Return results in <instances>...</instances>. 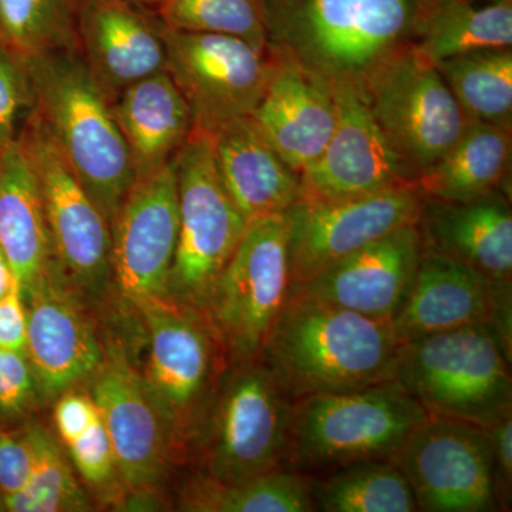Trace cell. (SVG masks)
<instances>
[{"label": "cell", "mask_w": 512, "mask_h": 512, "mask_svg": "<svg viewBox=\"0 0 512 512\" xmlns=\"http://www.w3.org/2000/svg\"><path fill=\"white\" fill-rule=\"evenodd\" d=\"M269 46L325 84L357 93L414 46L434 0H264Z\"/></svg>", "instance_id": "cell-1"}, {"label": "cell", "mask_w": 512, "mask_h": 512, "mask_svg": "<svg viewBox=\"0 0 512 512\" xmlns=\"http://www.w3.org/2000/svg\"><path fill=\"white\" fill-rule=\"evenodd\" d=\"M400 345L390 322L291 289L261 360L296 402L393 380Z\"/></svg>", "instance_id": "cell-2"}, {"label": "cell", "mask_w": 512, "mask_h": 512, "mask_svg": "<svg viewBox=\"0 0 512 512\" xmlns=\"http://www.w3.org/2000/svg\"><path fill=\"white\" fill-rule=\"evenodd\" d=\"M23 66L32 86L33 113L111 227L137 171L109 97L77 47Z\"/></svg>", "instance_id": "cell-3"}, {"label": "cell", "mask_w": 512, "mask_h": 512, "mask_svg": "<svg viewBox=\"0 0 512 512\" xmlns=\"http://www.w3.org/2000/svg\"><path fill=\"white\" fill-rule=\"evenodd\" d=\"M429 412L394 380L293 403L285 467L305 476L390 460Z\"/></svg>", "instance_id": "cell-4"}, {"label": "cell", "mask_w": 512, "mask_h": 512, "mask_svg": "<svg viewBox=\"0 0 512 512\" xmlns=\"http://www.w3.org/2000/svg\"><path fill=\"white\" fill-rule=\"evenodd\" d=\"M393 380L437 416L490 427L512 413L511 353L485 323L402 343Z\"/></svg>", "instance_id": "cell-5"}, {"label": "cell", "mask_w": 512, "mask_h": 512, "mask_svg": "<svg viewBox=\"0 0 512 512\" xmlns=\"http://www.w3.org/2000/svg\"><path fill=\"white\" fill-rule=\"evenodd\" d=\"M293 403L261 359L231 363L194 440L202 476L228 484L286 468Z\"/></svg>", "instance_id": "cell-6"}, {"label": "cell", "mask_w": 512, "mask_h": 512, "mask_svg": "<svg viewBox=\"0 0 512 512\" xmlns=\"http://www.w3.org/2000/svg\"><path fill=\"white\" fill-rule=\"evenodd\" d=\"M173 163L180 231L165 296L205 312L249 222L222 181L207 131L192 128Z\"/></svg>", "instance_id": "cell-7"}, {"label": "cell", "mask_w": 512, "mask_h": 512, "mask_svg": "<svg viewBox=\"0 0 512 512\" xmlns=\"http://www.w3.org/2000/svg\"><path fill=\"white\" fill-rule=\"evenodd\" d=\"M148 338L141 372L170 420L178 447L194 443L229 365L228 352L207 312L168 298L136 306Z\"/></svg>", "instance_id": "cell-8"}, {"label": "cell", "mask_w": 512, "mask_h": 512, "mask_svg": "<svg viewBox=\"0 0 512 512\" xmlns=\"http://www.w3.org/2000/svg\"><path fill=\"white\" fill-rule=\"evenodd\" d=\"M291 286L286 215L249 222L205 311L220 333L229 362L261 359Z\"/></svg>", "instance_id": "cell-9"}, {"label": "cell", "mask_w": 512, "mask_h": 512, "mask_svg": "<svg viewBox=\"0 0 512 512\" xmlns=\"http://www.w3.org/2000/svg\"><path fill=\"white\" fill-rule=\"evenodd\" d=\"M18 138L39 184L60 274L82 298H99L111 284L110 222L33 110Z\"/></svg>", "instance_id": "cell-10"}, {"label": "cell", "mask_w": 512, "mask_h": 512, "mask_svg": "<svg viewBox=\"0 0 512 512\" xmlns=\"http://www.w3.org/2000/svg\"><path fill=\"white\" fill-rule=\"evenodd\" d=\"M359 94L419 177L447 153L468 123L436 64L414 46L380 64Z\"/></svg>", "instance_id": "cell-11"}, {"label": "cell", "mask_w": 512, "mask_h": 512, "mask_svg": "<svg viewBox=\"0 0 512 512\" xmlns=\"http://www.w3.org/2000/svg\"><path fill=\"white\" fill-rule=\"evenodd\" d=\"M390 461L412 487L419 511H500L485 427L429 413Z\"/></svg>", "instance_id": "cell-12"}, {"label": "cell", "mask_w": 512, "mask_h": 512, "mask_svg": "<svg viewBox=\"0 0 512 512\" xmlns=\"http://www.w3.org/2000/svg\"><path fill=\"white\" fill-rule=\"evenodd\" d=\"M163 29L165 70L187 100L195 128L211 133L254 113L274 72L272 47L261 49L232 36Z\"/></svg>", "instance_id": "cell-13"}, {"label": "cell", "mask_w": 512, "mask_h": 512, "mask_svg": "<svg viewBox=\"0 0 512 512\" xmlns=\"http://www.w3.org/2000/svg\"><path fill=\"white\" fill-rule=\"evenodd\" d=\"M424 201L417 184L348 200L296 201L285 212L291 288L305 285L370 242L416 225Z\"/></svg>", "instance_id": "cell-14"}, {"label": "cell", "mask_w": 512, "mask_h": 512, "mask_svg": "<svg viewBox=\"0 0 512 512\" xmlns=\"http://www.w3.org/2000/svg\"><path fill=\"white\" fill-rule=\"evenodd\" d=\"M89 393L109 433L121 483L130 493L156 491L178 443L156 396L116 343L89 380Z\"/></svg>", "instance_id": "cell-15"}, {"label": "cell", "mask_w": 512, "mask_h": 512, "mask_svg": "<svg viewBox=\"0 0 512 512\" xmlns=\"http://www.w3.org/2000/svg\"><path fill=\"white\" fill-rule=\"evenodd\" d=\"M180 231L173 161L137 177L111 222V284L134 308L167 295Z\"/></svg>", "instance_id": "cell-16"}, {"label": "cell", "mask_w": 512, "mask_h": 512, "mask_svg": "<svg viewBox=\"0 0 512 512\" xmlns=\"http://www.w3.org/2000/svg\"><path fill=\"white\" fill-rule=\"evenodd\" d=\"M25 302L26 349L35 376L37 396L56 400L77 384L87 382L106 355L82 296L53 262L22 289Z\"/></svg>", "instance_id": "cell-17"}, {"label": "cell", "mask_w": 512, "mask_h": 512, "mask_svg": "<svg viewBox=\"0 0 512 512\" xmlns=\"http://www.w3.org/2000/svg\"><path fill=\"white\" fill-rule=\"evenodd\" d=\"M338 121L328 146L301 174L302 201H336L417 184L410 167L377 126L360 94L330 90Z\"/></svg>", "instance_id": "cell-18"}, {"label": "cell", "mask_w": 512, "mask_h": 512, "mask_svg": "<svg viewBox=\"0 0 512 512\" xmlns=\"http://www.w3.org/2000/svg\"><path fill=\"white\" fill-rule=\"evenodd\" d=\"M77 49L110 101L167 69L163 23L156 10L131 0H86Z\"/></svg>", "instance_id": "cell-19"}, {"label": "cell", "mask_w": 512, "mask_h": 512, "mask_svg": "<svg viewBox=\"0 0 512 512\" xmlns=\"http://www.w3.org/2000/svg\"><path fill=\"white\" fill-rule=\"evenodd\" d=\"M421 237L409 225L357 249L292 291L342 306L367 318L392 322L419 266Z\"/></svg>", "instance_id": "cell-20"}, {"label": "cell", "mask_w": 512, "mask_h": 512, "mask_svg": "<svg viewBox=\"0 0 512 512\" xmlns=\"http://www.w3.org/2000/svg\"><path fill=\"white\" fill-rule=\"evenodd\" d=\"M275 55L264 96L249 117L276 153L301 175L328 146L338 110L325 84L278 52Z\"/></svg>", "instance_id": "cell-21"}, {"label": "cell", "mask_w": 512, "mask_h": 512, "mask_svg": "<svg viewBox=\"0 0 512 512\" xmlns=\"http://www.w3.org/2000/svg\"><path fill=\"white\" fill-rule=\"evenodd\" d=\"M503 284L423 248L410 291L390 322L394 335L404 343L464 326L491 325Z\"/></svg>", "instance_id": "cell-22"}, {"label": "cell", "mask_w": 512, "mask_h": 512, "mask_svg": "<svg viewBox=\"0 0 512 512\" xmlns=\"http://www.w3.org/2000/svg\"><path fill=\"white\" fill-rule=\"evenodd\" d=\"M424 249L454 259L493 282H511L512 211L503 190L477 200L426 198L417 221Z\"/></svg>", "instance_id": "cell-23"}, {"label": "cell", "mask_w": 512, "mask_h": 512, "mask_svg": "<svg viewBox=\"0 0 512 512\" xmlns=\"http://www.w3.org/2000/svg\"><path fill=\"white\" fill-rule=\"evenodd\" d=\"M218 171L248 222L285 214L299 200L301 175L262 137L251 117L212 130Z\"/></svg>", "instance_id": "cell-24"}, {"label": "cell", "mask_w": 512, "mask_h": 512, "mask_svg": "<svg viewBox=\"0 0 512 512\" xmlns=\"http://www.w3.org/2000/svg\"><path fill=\"white\" fill-rule=\"evenodd\" d=\"M111 107L137 177L173 161L194 128L190 106L167 70L131 84Z\"/></svg>", "instance_id": "cell-25"}, {"label": "cell", "mask_w": 512, "mask_h": 512, "mask_svg": "<svg viewBox=\"0 0 512 512\" xmlns=\"http://www.w3.org/2000/svg\"><path fill=\"white\" fill-rule=\"evenodd\" d=\"M0 248L22 289L55 262L42 194L19 138L0 147Z\"/></svg>", "instance_id": "cell-26"}, {"label": "cell", "mask_w": 512, "mask_h": 512, "mask_svg": "<svg viewBox=\"0 0 512 512\" xmlns=\"http://www.w3.org/2000/svg\"><path fill=\"white\" fill-rule=\"evenodd\" d=\"M512 128L468 121L461 136L417 185L424 197L446 202L477 200L497 190L510 175Z\"/></svg>", "instance_id": "cell-27"}, {"label": "cell", "mask_w": 512, "mask_h": 512, "mask_svg": "<svg viewBox=\"0 0 512 512\" xmlns=\"http://www.w3.org/2000/svg\"><path fill=\"white\" fill-rule=\"evenodd\" d=\"M414 47L433 64L511 49L512 0H434Z\"/></svg>", "instance_id": "cell-28"}, {"label": "cell", "mask_w": 512, "mask_h": 512, "mask_svg": "<svg viewBox=\"0 0 512 512\" xmlns=\"http://www.w3.org/2000/svg\"><path fill=\"white\" fill-rule=\"evenodd\" d=\"M181 510L191 512H311L316 510L312 477L281 468L238 481L217 483L201 476L188 485Z\"/></svg>", "instance_id": "cell-29"}, {"label": "cell", "mask_w": 512, "mask_h": 512, "mask_svg": "<svg viewBox=\"0 0 512 512\" xmlns=\"http://www.w3.org/2000/svg\"><path fill=\"white\" fill-rule=\"evenodd\" d=\"M316 510L325 512L419 511L412 487L390 460L362 461L312 477Z\"/></svg>", "instance_id": "cell-30"}, {"label": "cell", "mask_w": 512, "mask_h": 512, "mask_svg": "<svg viewBox=\"0 0 512 512\" xmlns=\"http://www.w3.org/2000/svg\"><path fill=\"white\" fill-rule=\"evenodd\" d=\"M436 67L468 121L512 128V49L451 57Z\"/></svg>", "instance_id": "cell-31"}, {"label": "cell", "mask_w": 512, "mask_h": 512, "mask_svg": "<svg viewBox=\"0 0 512 512\" xmlns=\"http://www.w3.org/2000/svg\"><path fill=\"white\" fill-rule=\"evenodd\" d=\"M86 0H0V43L25 64L77 47Z\"/></svg>", "instance_id": "cell-32"}, {"label": "cell", "mask_w": 512, "mask_h": 512, "mask_svg": "<svg viewBox=\"0 0 512 512\" xmlns=\"http://www.w3.org/2000/svg\"><path fill=\"white\" fill-rule=\"evenodd\" d=\"M28 427L35 450L32 474L20 493L5 498L6 511H93V503L74 476L72 463L55 434L40 423Z\"/></svg>", "instance_id": "cell-33"}, {"label": "cell", "mask_w": 512, "mask_h": 512, "mask_svg": "<svg viewBox=\"0 0 512 512\" xmlns=\"http://www.w3.org/2000/svg\"><path fill=\"white\" fill-rule=\"evenodd\" d=\"M168 29L238 37L268 49L264 0H164L156 9Z\"/></svg>", "instance_id": "cell-34"}, {"label": "cell", "mask_w": 512, "mask_h": 512, "mask_svg": "<svg viewBox=\"0 0 512 512\" xmlns=\"http://www.w3.org/2000/svg\"><path fill=\"white\" fill-rule=\"evenodd\" d=\"M63 446L87 485L106 494L104 498L113 503H117V498L121 500L119 490L124 485H121L123 483L117 471L109 433L100 416L83 433Z\"/></svg>", "instance_id": "cell-35"}, {"label": "cell", "mask_w": 512, "mask_h": 512, "mask_svg": "<svg viewBox=\"0 0 512 512\" xmlns=\"http://www.w3.org/2000/svg\"><path fill=\"white\" fill-rule=\"evenodd\" d=\"M28 109H33L28 72L0 45V147L18 138L20 120Z\"/></svg>", "instance_id": "cell-36"}, {"label": "cell", "mask_w": 512, "mask_h": 512, "mask_svg": "<svg viewBox=\"0 0 512 512\" xmlns=\"http://www.w3.org/2000/svg\"><path fill=\"white\" fill-rule=\"evenodd\" d=\"M37 397L35 376L25 352L0 349V413L6 419H19Z\"/></svg>", "instance_id": "cell-37"}, {"label": "cell", "mask_w": 512, "mask_h": 512, "mask_svg": "<svg viewBox=\"0 0 512 512\" xmlns=\"http://www.w3.org/2000/svg\"><path fill=\"white\" fill-rule=\"evenodd\" d=\"M33 450L29 427L0 430V494L3 498L20 493L32 474Z\"/></svg>", "instance_id": "cell-38"}, {"label": "cell", "mask_w": 512, "mask_h": 512, "mask_svg": "<svg viewBox=\"0 0 512 512\" xmlns=\"http://www.w3.org/2000/svg\"><path fill=\"white\" fill-rule=\"evenodd\" d=\"M493 448L495 488L500 511L510 510L512 488V413L485 427Z\"/></svg>", "instance_id": "cell-39"}, {"label": "cell", "mask_w": 512, "mask_h": 512, "mask_svg": "<svg viewBox=\"0 0 512 512\" xmlns=\"http://www.w3.org/2000/svg\"><path fill=\"white\" fill-rule=\"evenodd\" d=\"M26 330L28 322L22 288L16 284L5 298L0 299V349L25 352Z\"/></svg>", "instance_id": "cell-40"}, {"label": "cell", "mask_w": 512, "mask_h": 512, "mask_svg": "<svg viewBox=\"0 0 512 512\" xmlns=\"http://www.w3.org/2000/svg\"><path fill=\"white\" fill-rule=\"evenodd\" d=\"M16 284H19V282L16 281L8 259L0 248V299L5 298Z\"/></svg>", "instance_id": "cell-41"}, {"label": "cell", "mask_w": 512, "mask_h": 512, "mask_svg": "<svg viewBox=\"0 0 512 512\" xmlns=\"http://www.w3.org/2000/svg\"><path fill=\"white\" fill-rule=\"evenodd\" d=\"M131 2L138 3V5L146 6V8L156 10L164 0H131Z\"/></svg>", "instance_id": "cell-42"}, {"label": "cell", "mask_w": 512, "mask_h": 512, "mask_svg": "<svg viewBox=\"0 0 512 512\" xmlns=\"http://www.w3.org/2000/svg\"><path fill=\"white\" fill-rule=\"evenodd\" d=\"M6 511L5 498L0 494V512Z\"/></svg>", "instance_id": "cell-43"}, {"label": "cell", "mask_w": 512, "mask_h": 512, "mask_svg": "<svg viewBox=\"0 0 512 512\" xmlns=\"http://www.w3.org/2000/svg\"><path fill=\"white\" fill-rule=\"evenodd\" d=\"M0 45H2V43H0Z\"/></svg>", "instance_id": "cell-44"}]
</instances>
